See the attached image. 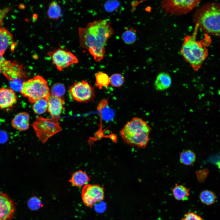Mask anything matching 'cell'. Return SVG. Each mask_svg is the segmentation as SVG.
<instances>
[{"mask_svg": "<svg viewBox=\"0 0 220 220\" xmlns=\"http://www.w3.org/2000/svg\"><path fill=\"white\" fill-rule=\"evenodd\" d=\"M17 101V97L13 90L10 88H0V108L12 107Z\"/></svg>", "mask_w": 220, "mask_h": 220, "instance_id": "cell-14", "label": "cell"}, {"mask_svg": "<svg viewBox=\"0 0 220 220\" xmlns=\"http://www.w3.org/2000/svg\"><path fill=\"white\" fill-rule=\"evenodd\" d=\"M110 84L113 87H119L123 84L124 77L121 74L116 73L112 75L110 77Z\"/></svg>", "mask_w": 220, "mask_h": 220, "instance_id": "cell-26", "label": "cell"}, {"mask_svg": "<svg viewBox=\"0 0 220 220\" xmlns=\"http://www.w3.org/2000/svg\"><path fill=\"white\" fill-rule=\"evenodd\" d=\"M217 164H218V168H219L220 169V162H218L217 163Z\"/></svg>", "mask_w": 220, "mask_h": 220, "instance_id": "cell-35", "label": "cell"}, {"mask_svg": "<svg viewBox=\"0 0 220 220\" xmlns=\"http://www.w3.org/2000/svg\"><path fill=\"white\" fill-rule=\"evenodd\" d=\"M181 220H203L200 216L193 212H189L185 214Z\"/></svg>", "mask_w": 220, "mask_h": 220, "instance_id": "cell-30", "label": "cell"}, {"mask_svg": "<svg viewBox=\"0 0 220 220\" xmlns=\"http://www.w3.org/2000/svg\"><path fill=\"white\" fill-rule=\"evenodd\" d=\"M1 72L10 81L24 78L26 73L23 66L15 61L11 62L5 59L0 63Z\"/></svg>", "mask_w": 220, "mask_h": 220, "instance_id": "cell-11", "label": "cell"}, {"mask_svg": "<svg viewBox=\"0 0 220 220\" xmlns=\"http://www.w3.org/2000/svg\"><path fill=\"white\" fill-rule=\"evenodd\" d=\"M81 191L83 203L90 208L92 207L96 204L105 198L104 189L98 184H88L83 187Z\"/></svg>", "mask_w": 220, "mask_h": 220, "instance_id": "cell-10", "label": "cell"}, {"mask_svg": "<svg viewBox=\"0 0 220 220\" xmlns=\"http://www.w3.org/2000/svg\"><path fill=\"white\" fill-rule=\"evenodd\" d=\"M28 205L29 208L32 210H37L42 205L40 199L36 196H33L28 201Z\"/></svg>", "mask_w": 220, "mask_h": 220, "instance_id": "cell-28", "label": "cell"}, {"mask_svg": "<svg viewBox=\"0 0 220 220\" xmlns=\"http://www.w3.org/2000/svg\"><path fill=\"white\" fill-rule=\"evenodd\" d=\"M151 129L147 123L138 117L128 121L120 130V136L127 144L132 147L145 148L150 138Z\"/></svg>", "mask_w": 220, "mask_h": 220, "instance_id": "cell-4", "label": "cell"}, {"mask_svg": "<svg viewBox=\"0 0 220 220\" xmlns=\"http://www.w3.org/2000/svg\"><path fill=\"white\" fill-rule=\"evenodd\" d=\"M7 139L6 134L4 131H0V142L3 143Z\"/></svg>", "mask_w": 220, "mask_h": 220, "instance_id": "cell-33", "label": "cell"}, {"mask_svg": "<svg viewBox=\"0 0 220 220\" xmlns=\"http://www.w3.org/2000/svg\"><path fill=\"white\" fill-rule=\"evenodd\" d=\"M198 28L195 25L193 32L184 38L181 49V53L185 61L195 71H197L208 55L207 47L211 42L210 38L206 35L204 39L200 41L196 38Z\"/></svg>", "mask_w": 220, "mask_h": 220, "instance_id": "cell-2", "label": "cell"}, {"mask_svg": "<svg viewBox=\"0 0 220 220\" xmlns=\"http://www.w3.org/2000/svg\"><path fill=\"white\" fill-rule=\"evenodd\" d=\"M90 181L89 176L85 172L81 170L73 173L69 180L73 185L77 187H83L88 184Z\"/></svg>", "mask_w": 220, "mask_h": 220, "instance_id": "cell-17", "label": "cell"}, {"mask_svg": "<svg viewBox=\"0 0 220 220\" xmlns=\"http://www.w3.org/2000/svg\"><path fill=\"white\" fill-rule=\"evenodd\" d=\"M65 92V89L64 86L61 83H57L52 87L50 94L55 97H62Z\"/></svg>", "mask_w": 220, "mask_h": 220, "instance_id": "cell-27", "label": "cell"}, {"mask_svg": "<svg viewBox=\"0 0 220 220\" xmlns=\"http://www.w3.org/2000/svg\"><path fill=\"white\" fill-rule=\"evenodd\" d=\"M96 85L100 89L107 88L110 84V77L103 72H99L95 74Z\"/></svg>", "mask_w": 220, "mask_h": 220, "instance_id": "cell-21", "label": "cell"}, {"mask_svg": "<svg viewBox=\"0 0 220 220\" xmlns=\"http://www.w3.org/2000/svg\"><path fill=\"white\" fill-rule=\"evenodd\" d=\"M11 81L12 87L15 90L20 91L23 82H22L21 79H15Z\"/></svg>", "mask_w": 220, "mask_h": 220, "instance_id": "cell-31", "label": "cell"}, {"mask_svg": "<svg viewBox=\"0 0 220 220\" xmlns=\"http://www.w3.org/2000/svg\"><path fill=\"white\" fill-rule=\"evenodd\" d=\"M12 199L6 194L0 192V220H11L15 211Z\"/></svg>", "mask_w": 220, "mask_h": 220, "instance_id": "cell-12", "label": "cell"}, {"mask_svg": "<svg viewBox=\"0 0 220 220\" xmlns=\"http://www.w3.org/2000/svg\"><path fill=\"white\" fill-rule=\"evenodd\" d=\"M216 198L215 194L208 190L202 191L199 195V199L201 202L207 205H210L214 204Z\"/></svg>", "mask_w": 220, "mask_h": 220, "instance_id": "cell-22", "label": "cell"}, {"mask_svg": "<svg viewBox=\"0 0 220 220\" xmlns=\"http://www.w3.org/2000/svg\"><path fill=\"white\" fill-rule=\"evenodd\" d=\"M20 92L22 96L27 97L32 104L39 99H47L50 94L47 81L39 75L35 76L24 82Z\"/></svg>", "mask_w": 220, "mask_h": 220, "instance_id": "cell-5", "label": "cell"}, {"mask_svg": "<svg viewBox=\"0 0 220 220\" xmlns=\"http://www.w3.org/2000/svg\"><path fill=\"white\" fill-rule=\"evenodd\" d=\"M70 95L74 100L80 102H86L94 100L95 97L94 88L85 80L74 83L69 90Z\"/></svg>", "mask_w": 220, "mask_h": 220, "instance_id": "cell-9", "label": "cell"}, {"mask_svg": "<svg viewBox=\"0 0 220 220\" xmlns=\"http://www.w3.org/2000/svg\"><path fill=\"white\" fill-rule=\"evenodd\" d=\"M47 111L53 117H58L64 109V100L63 97H55L50 94L47 99Z\"/></svg>", "mask_w": 220, "mask_h": 220, "instance_id": "cell-13", "label": "cell"}, {"mask_svg": "<svg viewBox=\"0 0 220 220\" xmlns=\"http://www.w3.org/2000/svg\"><path fill=\"white\" fill-rule=\"evenodd\" d=\"M61 13V7L56 1H53L49 3L47 14L50 19L57 20L60 17Z\"/></svg>", "mask_w": 220, "mask_h": 220, "instance_id": "cell-20", "label": "cell"}, {"mask_svg": "<svg viewBox=\"0 0 220 220\" xmlns=\"http://www.w3.org/2000/svg\"><path fill=\"white\" fill-rule=\"evenodd\" d=\"M47 55L59 71L78 62L77 57L67 49L60 47L49 52Z\"/></svg>", "mask_w": 220, "mask_h": 220, "instance_id": "cell-8", "label": "cell"}, {"mask_svg": "<svg viewBox=\"0 0 220 220\" xmlns=\"http://www.w3.org/2000/svg\"><path fill=\"white\" fill-rule=\"evenodd\" d=\"M121 38L126 44H131L135 42L137 35L135 32L132 29H127L123 33Z\"/></svg>", "mask_w": 220, "mask_h": 220, "instance_id": "cell-25", "label": "cell"}, {"mask_svg": "<svg viewBox=\"0 0 220 220\" xmlns=\"http://www.w3.org/2000/svg\"><path fill=\"white\" fill-rule=\"evenodd\" d=\"M59 120L58 117L46 118L40 116L36 118L32 126L41 142L45 143L49 138L62 130Z\"/></svg>", "mask_w": 220, "mask_h": 220, "instance_id": "cell-6", "label": "cell"}, {"mask_svg": "<svg viewBox=\"0 0 220 220\" xmlns=\"http://www.w3.org/2000/svg\"><path fill=\"white\" fill-rule=\"evenodd\" d=\"M195 25L207 34L220 37V4L207 3L197 9L193 16Z\"/></svg>", "mask_w": 220, "mask_h": 220, "instance_id": "cell-3", "label": "cell"}, {"mask_svg": "<svg viewBox=\"0 0 220 220\" xmlns=\"http://www.w3.org/2000/svg\"><path fill=\"white\" fill-rule=\"evenodd\" d=\"M196 156L194 152L190 150H186L182 152L180 155V160L183 164L189 166L195 161Z\"/></svg>", "mask_w": 220, "mask_h": 220, "instance_id": "cell-23", "label": "cell"}, {"mask_svg": "<svg viewBox=\"0 0 220 220\" xmlns=\"http://www.w3.org/2000/svg\"><path fill=\"white\" fill-rule=\"evenodd\" d=\"M13 42V37L6 28L0 27V54L3 56L7 48Z\"/></svg>", "mask_w": 220, "mask_h": 220, "instance_id": "cell-16", "label": "cell"}, {"mask_svg": "<svg viewBox=\"0 0 220 220\" xmlns=\"http://www.w3.org/2000/svg\"><path fill=\"white\" fill-rule=\"evenodd\" d=\"M48 107L47 99L42 98L37 100L34 103L32 109L35 113L41 114L45 113L47 110Z\"/></svg>", "mask_w": 220, "mask_h": 220, "instance_id": "cell-24", "label": "cell"}, {"mask_svg": "<svg viewBox=\"0 0 220 220\" xmlns=\"http://www.w3.org/2000/svg\"><path fill=\"white\" fill-rule=\"evenodd\" d=\"M1 72V71H0V73Z\"/></svg>", "mask_w": 220, "mask_h": 220, "instance_id": "cell-36", "label": "cell"}, {"mask_svg": "<svg viewBox=\"0 0 220 220\" xmlns=\"http://www.w3.org/2000/svg\"><path fill=\"white\" fill-rule=\"evenodd\" d=\"M5 59L3 57V56L0 54V63L4 61Z\"/></svg>", "mask_w": 220, "mask_h": 220, "instance_id": "cell-34", "label": "cell"}, {"mask_svg": "<svg viewBox=\"0 0 220 220\" xmlns=\"http://www.w3.org/2000/svg\"><path fill=\"white\" fill-rule=\"evenodd\" d=\"M201 1L164 0L160 3V9L169 16L186 14L197 6Z\"/></svg>", "mask_w": 220, "mask_h": 220, "instance_id": "cell-7", "label": "cell"}, {"mask_svg": "<svg viewBox=\"0 0 220 220\" xmlns=\"http://www.w3.org/2000/svg\"><path fill=\"white\" fill-rule=\"evenodd\" d=\"M119 2L117 0H108L104 4L105 10L108 12H112L116 10L120 6Z\"/></svg>", "mask_w": 220, "mask_h": 220, "instance_id": "cell-29", "label": "cell"}, {"mask_svg": "<svg viewBox=\"0 0 220 220\" xmlns=\"http://www.w3.org/2000/svg\"><path fill=\"white\" fill-rule=\"evenodd\" d=\"M171 82V79L169 75L166 72H162L157 75L154 83V86L157 90L163 91L169 88Z\"/></svg>", "mask_w": 220, "mask_h": 220, "instance_id": "cell-18", "label": "cell"}, {"mask_svg": "<svg viewBox=\"0 0 220 220\" xmlns=\"http://www.w3.org/2000/svg\"><path fill=\"white\" fill-rule=\"evenodd\" d=\"M10 10V8L6 7L0 11V23L2 21L7 13Z\"/></svg>", "mask_w": 220, "mask_h": 220, "instance_id": "cell-32", "label": "cell"}, {"mask_svg": "<svg viewBox=\"0 0 220 220\" xmlns=\"http://www.w3.org/2000/svg\"><path fill=\"white\" fill-rule=\"evenodd\" d=\"M30 116L26 112L18 113L11 121V125L14 128L20 131L28 130L29 127Z\"/></svg>", "mask_w": 220, "mask_h": 220, "instance_id": "cell-15", "label": "cell"}, {"mask_svg": "<svg viewBox=\"0 0 220 220\" xmlns=\"http://www.w3.org/2000/svg\"><path fill=\"white\" fill-rule=\"evenodd\" d=\"M174 198L178 201L187 200L190 195V189L182 185L175 184L172 189Z\"/></svg>", "mask_w": 220, "mask_h": 220, "instance_id": "cell-19", "label": "cell"}, {"mask_svg": "<svg viewBox=\"0 0 220 220\" xmlns=\"http://www.w3.org/2000/svg\"><path fill=\"white\" fill-rule=\"evenodd\" d=\"M114 33L108 20L100 19L90 22L85 27L79 28L80 47L88 50L95 61H99L105 56V45Z\"/></svg>", "mask_w": 220, "mask_h": 220, "instance_id": "cell-1", "label": "cell"}]
</instances>
